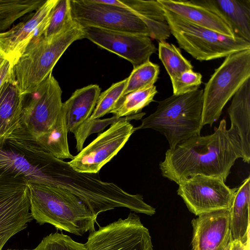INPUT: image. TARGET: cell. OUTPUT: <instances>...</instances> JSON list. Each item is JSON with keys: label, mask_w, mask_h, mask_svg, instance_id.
<instances>
[{"label": "cell", "mask_w": 250, "mask_h": 250, "mask_svg": "<svg viewBox=\"0 0 250 250\" xmlns=\"http://www.w3.org/2000/svg\"><path fill=\"white\" fill-rule=\"evenodd\" d=\"M244 158L237 130L220 121L211 134L194 136L168 149L159 164L162 176L178 184L195 175L216 177L226 182L238 159Z\"/></svg>", "instance_id": "1"}, {"label": "cell", "mask_w": 250, "mask_h": 250, "mask_svg": "<svg viewBox=\"0 0 250 250\" xmlns=\"http://www.w3.org/2000/svg\"><path fill=\"white\" fill-rule=\"evenodd\" d=\"M28 186L30 211L37 223L78 236L95 230L97 217L74 194L50 185L28 183Z\"/></svg>", "instance_id": "2"}, {"label": "cell", "mask_w": 250, "mask_h": 250, "mask_svg": "<svg viewBox=\"0 0 250 250\" xmlns=\"http://www.w3.org/2000/svg\"><path fill=\"white\" fill-rule=\"evenodd\" d=\"M84 38L83 27L74 22L59 34L50 38H33L12 66L11 78L22 95H26L51 73L69 46Z\"/></svg>", "instance_id": "3"}, {"label": "cell", "mask_w": 250, "mask_h": 250, "mask_svg": "<svg viewBox=\"0 0 250 250\" xmlns=\"http://www.w3.org/2000/svg\"><path fill=\"white\" fill-rule=\"evenodd\" d=\"M203 89L182 95H172L158 102L156 110L135 127L150 128L163 135L169 149L194 136L200 135Z\"/></svg>", "instance_id": "4"}, {"label": "cell", "mask_w": 250, "mask_h": 250, "mask_svg": "<svg viewBox=\"0 0 250 250\" xmlns=\"http://www.w3.org/2000/svg\"><path fill=\"white\" fill-rule=\"evenodd\" d=\"M170 33L179 47L199 61H209L250 49V42L231 38L189 22L163 7Z\"/></svg>", "instance_id": "5"}, {"label": "cell", "mask_w": 250, "mask_h": 250, "mask_svg": "<svg viewBox=\"0 0 250 250\" xmlns=\"http://www.w3.org/2000/svg\"><path fill=\"white\" fill-rule=\"evenodd\" d=\"M250 78V49L225 58L205 85L203 92L202 126L213 123L244 83Z\"/></svg>", "instance_id": "6"}, {"label": "cell", "mask_w": 250, "mask_h": 250, "mask_svg": "<svg viewBox=\"0 0 250 250\" xmlns=\"http://www.w3.org/2000/svg\"><path fill=\"white\" fill-rule=\"evenodd\" d=\"M62 95L52 73L26 95L21 125L34 140L48 132L55 124L62 105Z\"/></svg>", "instance_id": "7"}, {"label": "cell", "mask_w": 250, "mask_h": 250, "mask_svg": "<svg viewBox=\"0 0 250 250\" xmlns=\"http://www.w3.org/2000/svg\"><path fill=\"white\" fill-rule=\"evenodd\" d=\"M33 220L27 181L14 175L0 176V250Z\"/></svg>", "instance_id": "8"}, {"label": "cell", "mask_w": 250, "mask_h": 250, "mask_svg": "<svg viewBox=\"0 0 250 250\" xmlns=\"http://www.w3.org/2000/svg\"><path fill=\"white\" fill-rule=\"evenodd\" d=\"M70 3L73 20L83 27L150 36L144 22L130 10L96 0H70Z\"/></svg>", "instance_id": "9"}, {"label": "cell", "mask_w": 250, "mask_h": 250, "mask_svg": "<svg viewBox=\"0 0 250 250\" xmlns=\"http://www.w3.org/2000/svg\"><path fill=\"white\" fill-rule=\"evenodd\" d=\"M85 244L87 250H153L149 230L135 212L90 232Z\"/></svg>", "instance_id": "10"}, {"label": "cell", "mask_w": 250, "mask_h": 250, "mask_svg": "<svg viewBox=\"0 0 250 250\" xmlns=\"http://www.w3.org/2000/svg\"><path fill=\"white\" fill-rule=\"evenodd\" d=\"M178 185V195L196 216L221 209H230L237 189L230 188L220 178L203 175L184 179Z\"/></svg>", "instance_id": "11"}, {"label": "cell", "mask_w": 250, "mask_h": 250, "mask_svg": "<svg viewBox=\"0 0 250 250\" xmlns=\"http://www.w3.org/2000/svg\"><path fill=\"white\" fill-rule=\"evenodd\" d=\"M135 131L129 121L114 123L68 163L77 171L97 174L117 154Z\"/></svg>", "instance_id": "12"}, {"label": "cell", "mask_w": 250, "mask_h": 250, "mask_svg": "<svg viewBox=\"0 0 250 250\" xmlns=\"http://www.w3.org/2000/svg\"><path fill=\"white\" fill-rule=\"evenodd\" d=\"M83 27L84 38L128 61L133 67L149 60L158 50L148 36L94 27Z\"/></svg>", "instance_id": "13"}, {"label": "cell", "mask_w": 250, "mask_h": 250, "mask_svg": "<svg viewBox=\"0 0 250 250\" xmlns=\"http://www.w3.org/2000/svg\"><path fill=\"white\" fill-rule=\"evenodd\" d=\"M58 0H47L27 21L0 33V56L12 66L36 37L42 36L49 15Z\"/></svg>", "instance_id": "14"}, {"label": "cell", "mask_w": 250, "mask_h": 250, "mask_svg": "<svg viewBox=\"0 0 250 250\" xmlns=\"http://www.w3.org/2000/svg\"><path fill=\"white\" fill-rule=\"evenodd\" d=\"M193 250H220L230 232V209L205 212L191 221Z\"/></svg>", "instance_id": "15"}, {"label": "cell", "mask_w": 250, "mask_h": 250, "mask_svg": "<svg viewBox=\"0 0 250 250\" xmlns=\"http://www.w3.org/2000/svg\"><path fill=\"white\" fill-rule=\"evenodd\" d=\"M192 0L222 19L235 37L250 42V0Z\"/></svg>", "instance_id": "16"}, {"label": "cell", "mask_w": 250, "mask_h": 250, "mask_svg": "<svg viewBox=\"0 0 250 250\" xmlns=\"http://www.w3.org/2000/svg\"><path fill=\"white\" fill-rule=\"evenodd\" d=\"M161 6L198 26L231 38H235L229 25L220 17L191 0H157Z\"/></svg>", "instance_id": "17"}, {"label": "cell", "mask_w": 250, "mask_h": 250, "mask_svg": "<svg viewBox=\"0 0 250 250\" xmlns=\"http://www.w3.org/2000/svg\"><path fill=\"white\" fill-rule=\"evenodd\" d=\"M231 126L239 136L245 163L250 161V78L248 79L232 97L228 109Z\"/></svg>", "instance_id": "18"}, {"label": "cell", "mask_w": 250, "mask_h": 250, "mask_svg": "<svg viewBox=\"0 0 250 250\" xmlns=\"http://www.w3.org/2000/svg\"><path fill=\"white\" fill-rule=\"evenodd\" d=\"M24 98L11 77L0 87V138L5 139L21 127Z\"/></svg>", "instance_id": "19"}, {"label": "cell", "mask_w": 250, "mask_h": 250, "mask_svg": "<svg viewBox=\"0 0 250 250\" xmlns=\"http://www.w3.org/2000/svg\"><path fill=\"white\" fill-rule=\"evenodd\" d=\"M101 91L98 84H89L76 89L67 100L62 103L68 131L73 133L90 118Z\"/></svg>", "instance_id": "20"}, {"label": "cell", "mask_w": 250, "mask_h": 250, "mask_svg": "<svg viewBox=\"0 0 250 250\" xmlns=\"http://www.w3.org/2000/svg\"><path fill=\"white\" fill-rule=\"evenodd\" d=\"M129 9L145 24L150 38L159 42H165L170 36L163 7L156 0H121Z\"/></svg>", "instance_id": "21"}, {"label": "cell", "mask_w": 250, "mask_h": 250, "mask_svg": "<svg viewBox=\"0 0 250 250\" xmlns=\"http://www.w3.org/2000/svg\"><path fill=\"white\" fill-rule=\"evenodd\" d=\"M250 176L237 188L230 211V231L232 240L250 245Z\"/></svg>", "instance_id": "22"}, {"label": "cell", "mask_w": 250, "mask_h": 250, "mask_svg": "<svg viewBox=\"0 0 250 250\" xmlns=\"http://www.w3.org/2000/svg\"><path fill=\"white\" fill-rule=\"evenodd\" d=\"M65 112L62 107L57 119L50 130L36 139H33L45 151L55 158L63 160L72 159L73 156L70 152L67 134Z\"/></svg>", "instance_id": "23"}, {"label": "cell", "mask_w": 250, "mask_h": 250, "mask_svg": "<svg viewBox=\"0 0 250 250\" xmlns=\"http://www.w3.org/2000/svg\"><path fill=\"white\" fill-rule=\"evenodd\" d=\"M158 91L155 85L135 91L122 97L110 112L117 117H124L142 112V109L154 101Z\"/></svg>", "instance_id": "24"}, {"label": "cell", "mask_w": 250, "mask_h": 250, "mask_svg": "<svg viewBox=\"0 0 250 250\" xmlns=\"http://www.w3.org/2000/svg\"><path fill=\"white\" fill-rule=\"evenodd\" d=\"M43 0H0V33L10 28L18 19L39 9Z\"/></svg>", "instance_id": "25"}, {"label": "cell", "mask_w": 250, "mask_h": 250, "mask_svg": "<svg viewBox=\"0 0 250 250\" xmlns=\"http://www.w3.org/2000/svg\"><path fill=\"white\" fill-rule=\"evenodd\" d=\"M158 56L170 80L183 72L192 70L191 62L182 55L181 50L174 44L165 42L158 43Z\"/></svg>", "instance_id": "26"}, {"label": "cell", "mask_w": 250, "mask_h": 250, "mask_svg": "<svg viewBox=\"0 0 250 250\" xmlns=\"http://www.w3.org/2000/svg\"><path fill=\"white\" fill-rule=\"evenodd\" d=\"M160 73V66L149 60L133 67L129 76L126 78L124 96L128 93L152 85L157 81Z\"/></svg>", "instance_id": "27"}, {"label": "cell", "mask_w": 250, "mask_h": 250, "mask_svg": "<svg viewBox=\"0 0 250 250\" xmlns=\"http://www.w3.org/2000/svg\"><path fill=\"white\" fill-rule=\"evenodd\" d=\"M145 114V112H141L136 115L124 117H117L113 116L111 118L104 119L100 118L88 119L73 132L76 141V148L77 151L80 152L83 148L86 139L91 134L102 132L108 125L120 121L125 120L129 122L133 120H140Z\"/></svg>", "instance_id": "28"}, {"label": "cell", "mask_w": 250, "mask_h": 250, "mask_svg": "<svg viewBox=\"0 0 250 250\" xmlns=\"http://www.w3.org/2000/svg\"><path fill=\"white\" fill-rule=\"evenodd\" d=\"M73 21L70 0H58L50 12L42 36L47 38L54 36L70 25Z\"/></svg>", "instance_id": "29"}, {"label": "cell", "mask_w": 250, "mask_h": 250, "mask_svg": "<svg viewBox=\"0 0 250 250\" xmlns=\"http://www.w3.org/2000/svg\"><path fill=\"white\" fill-rule=\"evenodd\" d=\"M125 83V79L112 84L108 88L101 93L89 119H99L110 113L122 97Z\"/></svg>", "instance_id": "30"}, {"label": "cell", "mask_w": 250, "mask_h": 250, "mask_svg": "<svg viewBox=\"0 0 250 250\" xmlns=\"http://www.w3.org/2000/svg\"><path fill=\"white\" fill-rule=\"evenodd\" d=\"M6 250H87L85 244L74 241L69 236L58 232L44 237L32 249H7Z\"/></svg>", "instance_id": "31"}, {"label": "cell", "mask_w": 250, "mask_h": 250, "mask_svg": "<svg viewBox=\"0 0 250 250\" xmlns=\"http://www.w3.org/2000/svg\"><path fill=\"white\" fill-rule=\"evenodd\" d=\"M202 75L193 70L183 72L179 76L171 80L173 94L182 95L199 88L202 82Z\"/></svg>", "instance_id": "32"}, {"label": "cell", "mask_w": 250, "mask_h": 250, "mask_svg": "<svg viewBox=\"0 0 250 250\" xmlns=\"http://www.w3.org/2000/svg\"><path fill=\"white\" fill-rule=\"evenodd\" d=\"M11 64L0 56V87L11 77Z\"/></svg>", "instance_id": "33"}, {"label": "cell", "mask_w": 250, "mask_h": 250, "mask_svg": "<svg viewBox=\"0 0 250 250\" xmlns=\"http://www.w3.org/2000/svg\"><path fill=\"white\" fill-rule=\"evenodd\" d=\"M230 250H250V245H245L238 240H232Z\"/></svg>", "instance_id": "34"}, {"label": "cell", "mask_w": 250, "mask_h": 250, "mask_svg": "<svg viewBox=\"0 0 250 250\" xmlns=\"http://www.w3.org/2000/svg\"><path fill=\"white\" fill-rule=\"evenodd\" d=\"M231 241L232 239L230 231V232L228 234L225 241V243H224L223 245L222 246L220 250H230V246Z\"/></svg>", "instance_id": "35"}]
</instances>
